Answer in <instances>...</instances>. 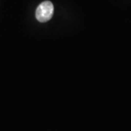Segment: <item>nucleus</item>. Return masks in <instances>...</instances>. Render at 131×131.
Instances as JSON below:
<instances>
[{"label": "nucleus", "mask_w": 131, "mask_h": 131, "mask_svg": "<svg viewBox=\"0 0 131 131\" xmlns=\"http://www.w3.org/2000/svg\"><path fill=\"white\" fill-rule=\"evenodd\" d=\"M54 7L51 2L45 1L38 6L36 10V18L41 23L50 20L52 17Z\"/></svg>", "instance_id": "1"}]
</instances>
